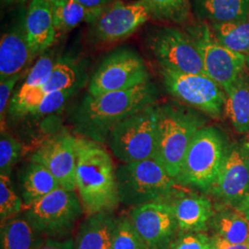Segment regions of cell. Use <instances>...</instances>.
Returning a JSON list of instances; mask_svg holds the SVG:
<instances>
[{"label": "cell", "mask_w": 249, "mask_h": 249, "mask_svg": "<svg viewBox=\"0 0 249 249\" xmlns=\"http://www.w3.org/2000/svg\"><path fill=\"white\" fill-rule=\"evenodd\" d=\"M235 210L249 220V193L235 206Z\"/></svg>", "instance_id": "obj_39"}, {"label": "cell", "mask_w": 249, "mask_h": 249, "mask_svg": "<svg viewBox=\"0 0 249 249\" xmlns=\"http://www.w3.org/2000/svg\"><path fill=\"white\" fill-rule=\"evenodd\" d=\"M148 46L160 66L187 74L206 75L201 56L185 31L162 27L148 37Z\"/></svg>", "instance_id": "obj_11"}, {"label": "cell", "mask_w": 249, "mask_h": 249, "mask_svg": "<svg viewBox=\"0 0 249 249\" xmlns=\"http://www.w3.org/2000/svg\"><path fill=\"white\" fill-rule=\"evenodd\" d=\"M19 78V74L9 77L6 80L0 81V118H1V130L5 129V112L9 105V98L11 95V91L14 88L16 82Z\"/></svg>", "instance_id": "obj_35"}, {"label": "cell", "mask_w": 249, "mask_h": 249, "mask_svg": "<svg viewBox=\"0 0 249 249\" xmlns=\"http://www.w3.org/2000/svg\"><path fill=\"white\" fill-rule=\"evenodd\" d=\"M224 114L238 133L249 132V75L247 70L225 90Z\"/></svg>", "instance_id": "obj_21"}, {"label": "cell", "mask_w": 249, "mask_h": 249, "mask_svg": "<svg viewBox=\"0 0 249 249\" xmlns=\"http://www.w3.org/2000/svg\"><path fill=\"white\" fill-rule=\"evenodd\" d=\"M74 89H76V88L47 93L42 102L30 113V115L46 116L57 112L65 106L68 99L71 96Z\"/></svg>", "instance_id": "obj_33"}, {"label": "cell", "mask_w": 249, "mask_h": 249, "mask_svg": "<svg viewBox=\"0 0 249 249\" xmlns=\"http://www.w3.org/2000/svg\"><path fill=\"white\" fill-rule=\"evenodd\" d=\"M53 18L57 30L71 31L84 19H88V11L75 0L53 7Z\"/></svg>", "instance_id": "obj_27"}, {"label": "cell", "mask_w": 249, "mask_h": 249, "mask_svg": "<svg viewBox=\"0 0 249 249\" xmlns=\"http://www.w3.org/2000/svg\"><path fill=\"white\" fill-rule=\"evenodd\" d=\"M157 89L151 81L132 89L88 95L74 112L77 133L98 143L107 142L113 128L124 119L155 105Z\"/></svg>", "instance_id": "obj_1"}, {"label": "cell", "mask_w": 249, "mask_h": 249, "mask_svg": "<svg viewBox=\"0 0 249 249\" xmlns=\"http://www.w3.org/2000/svg\"><path fill=\"white\" fill-rule=\"evenodd\" d=\"M209 192L224 205L236 206L249 193V150L247 145L228 148L222 168Z\"/></svg>", "instance_id": "obj_13"}, {"label": "cell", "mask_w": 249, "mask_h": 249, "mask_svg": "<svg viewBox=\"0 0 249 249\" xmlns=\"http://www.w3.org/2000/svg\"><path fill=\"white\" fill-rule=\"evenodd\" d=\"M39 249H75V241L71 238L64 241L46 238L45 244Z\"/></svg>", "instance_id": "obj_37"}, {"label": "cell", "mask_w": 249, "mask_h": 249, "mask_svg": "<svg viewBox=\"0 0 249 249\" xmlns=\"http://www.w3.org/2000/svg\"><path fill=\"white\" fill-rule=\"evenodd\" d=\"M191 9L199 20L221 24L249 17V0H190Z\"/></svg>", "instance_id": "obj_20"}, {"label": "cell", "mask_w": 249, "mask_h": 249, "mask_svg": "<svg viewBox=\"0 0 249 249\" xmlns=\"http://www.w3.org/2000/svg\"><path fill=\"white\" fill-rule=\"evenodd\" d=\"M21 144L6 130L0 137V175L9 176L21 156Z\"/></svg>", "instance_id": "obj_31"}, {"label": "cell", "mask_w": 249, "mask_h": 249, "mask_svg": "<svg viewBox=\"0 0 249 249\" xmlns=\"http://www.w3.org/2000/svg\"><path fill=\"white\" fill-rule=\"evenodd\" d=\"M158 120L159 107L153 105L117 124L107 139L113 154L124 163L154 159Z\"/></svg>", "instance_id": "obj_6"}, {"label": "cell", "mask_w": 249, "mask_h": 249, "mask_svg": "<svg viewBox=\"0 0 249 249\" xmlns=\"http://www.w3.org/2000/svg\"><path fill=\"white\" fill-rule=\"evenodd\" d=\"M246 60H247V66L249 69V55H246Z\"/></svg>", "instance_id": "obj_42"}, {"label": "cell", "mask_w": 249, "mask_h": 249, "mask_svg": "<svg viewBox=\"0 0 249 249\" xmlns=\"http://www.w3.org/2000/svg\"><path fill=\"white\" fill-rule=\"evenodd\" d=\"M46 237L23 215L1 223V249H39Z\"/></svg>", "instance_id": "obj_22"}, {"label": "cell", "mask_w": 249, "mask_h": 249, "mask_svg": "<svg viewBox=\"0 0 249 249\" xmlns=\"http://www.w3.org/2000/svg\"><path fill=\"white\" fill-rule=\"evenodd\" d=\"M2 1L7 3V4H13V3H21V2H24L26 0H2Z\"/></svg>", "instance_id": "obj_41"}, {"label": "cell", "mask_w": 249, "mask_h": 249, "mask_svg": "<svg viewBox=\"0 0 249 249\" xmlns=\"http://www.w3.org/2000/svg\"><path fill=\"white\" fill-rule=\"evenodd\" d=\"M216 235L231 244H247L249 238V220L235 211L214 213L212 220Z\"/></svg>", "instance_id": "obj_24"}, {"label": "cell", "mask_w": 249, "mask_h": 249, "mask_svg": "<svg viewBox=\"0 0 249 249\" xmlns=\"http://www.w3.org/2000/svg\"><path fill=\"white\" fill-rule=\"evenodd\" d=\"M76 187L83 212L113 213L120 202L112 157L96 142L78 138Z\"/></svg>", "instance_id": "obj_2"}, {"label": "cell", "mask_w": 249, "mask_h": 249, "mask_svg": "<svg viewBox=\"0 0 249 249\" xmlns=\"http://www.w3.org/2000/svg\"><path fill=\"white\" fill-rule=\"evenodd\" d=\"M111 249H149L136 230L130 217L118 218Z\"/></svg>", "instance_id": "obj_28"}, {"label": "cell", "mask_w": 249, "mask_h": 249, "mask_svg": "<svg viewBox=\"0 0 249 249\" xmlns=\"http://www.w3.org/2000/svg\"><path fill=\"white\" fill-rule=\"evenodd\" d=\"M22 200L27 208L60 187L52 173L44 165L31 161L20 178Z\"/></svg>", "instance_id": "obj_23"}, {"label": "cell", "mask_w": 249, "mask_h": 249, "mask_svg": "<svg viewBox=\"0 0 249 249\" xmlns=\"http://www.w3.org/2000/svg\"><path fill=\"white\" fill-rule=\"evenodd\" d=\"M83 213L76 192L59 187L29 207L24 216L46 238L61 240L71 234Z\"/></svg>", "instance_id": "obj_8"}, {"label": "cell", "mask_w": 249, "mask_h": 249, "mask_svg": "<svg viewBox=\"0 0 249 249\" xmlns=\"http://www.w3.org/2000/svg\"><path fill=\"white\" fill-rule=\"evenodd\" d=\"M160 74L165 89L174 97L211 117H222L225 91L210 77L187 74L163 66H160Z\"/></svg>", "instance_id": "obj_9"}, {"label": "cell", "mask_w": 249, "mask_h": 249, "mask_svg": "<svg viewBox=\"0 0 249 249\" xmlns=\"http://www.w3.org/2000/svg\"><path fill=\"white\" fill-rule=\"evenodd\" d=\"M170 203L174 209L178 229L183 232L205 231L213 218L212 201L202 195L178 194Z\"/></svg>", "instance_id": "obj_17"}, {"label": "cell", "mask_w": 249, "mask_h": 249, "mask_svg": "<svg viewBox=\"0 0 249 249\" xmlns=\"http://www.w3.org/2000/svg\"><path fill=\"white\" fill-rule=\"evenodd\" d=\"M142 2H113L101 12L93 21L96 37L103 42H116L131 36L151 18Z\"/></svg>", "instance_id": "obj_15"}, {"label": "cell", "mask_w": 249, "mask_h": 249, "mask_svg": "<svg viewBox=\"0 0 249 249\" xmlns=\"http://www.w3.org/2000/svg\"><path fill=\"white\" fill-rule=\"evenodd\" d=\"M219 41L232 51L249 54V17L238 21L211 24Z\"/></svg>", "instance_id": "obj_26"}, {"label": "cell", "mask_w": 249, "mask_h": 249, "mask_svg": "<svg viewBox=\"0 0 249 249\" xmlns=\"http://www.w3.org/2000/svg\"><path fill=\"white\" fill-rule=\"evenodd\" d=\"M118 218L112 213L89 215L79 227L75 249H111Z\"/></svg>", "instance_id": "obj_19"}, {"label": "cell", "mask_w": 249, "mask_h": 249, "mask_svg": "<svg viewBox=\"0 0 249 249\" xmlns=\"http://www.w3.org/2000/svg\"><path fill=\"white\" fill-rule=\"evenodd\" d=\"M78 160V138L61 134L45 142L31 157V161L40 163L49 170L60 187L75 191Z\"/></svg>", "instance_id": "obj_14"}, {"label": "cell", "mask_w": 249, "mask_h": 249, "mask_svg": "<svg viewBox=\"0 0 249 249\" xmlns=\"http://www.w3.org/2000/svg\"><path fill=\"white\" fill-rule=\"evenodd\" d=\"M77 81L76 71L68 63L56 62L49 80L39 89L44 94L53 91L74 89Z\"/></svg>", "instance_id": "obj_30"}, {"label": "cell", "mask_w": 249, "mask_h": 249, "mask_svg": "<svg viewBox=\"0 0 249 249\" xmlns=\"http://www.w3.org/2000/svg\"><path fill=\"white\" fill-rule=\"evenodd\" d=\"M151 18L178 24L188 23L191 16L190 0H141Z\"/></svg>", "instance_id": "obj_25"}, {"label": "cell", "mask_w": 249, "mask_h": 249, "mask_svg": "<svg viewBox=\"0 0 249 249\" xmlns=\"http://www.w3.org/2000/svg\"><path fill=\"white\" fill-rule=\"evenodd\" d=\"M88 11L87 21H94L107 7V0H75Z\"/></svg>", "instance_id": "obj_36"}, {"label": "cell", "mask_w": 249, "mask_h": 249, "mask_svg": "<svg viewBox=\"0 0 249 249\" xmlns=\"http://www.w3.org/2000/svg\"><path fill=\"white\" fill-rule=\"evenodd\" d=\"M150 82V75L142 58L133 51L119 50L110 54L91 77L89 94L132 89Z\"/></svg>", "instance_id": "obj_10"}, {"label": "cell", "mask_w": 249, "mask_h": 249, "mask_svg": "<svg viewBox=\"0 0 249 249\" xmlns=\"http://www.w3.org/2000/svg\"><path fill=\"white\" fill-rule=\"evenodd\" d=\"M248 246H249V241H248Z\"/></svg>", "instance_id": "obj_44"}, {"label": "cell", "mask_w": 249, "mask_h": 249, "mask_svg": "<svg viewBox=\"0 0 249 249\" xmlns=\"http://www.w3.org/2000/svg\"><path fill=\"white\" fill-rule=\"evenodd\" d=\"M205 119L192 108L178 104L159 107L157 147L154 160L177 180L193 136Z\"/></svg>", "instance_id": "obj_3"}, {"label": "cell", "mask_w": 249, "mask_h": 249, "mask_svg": "<svg viewBox=\"0 0 249 249\" xmlns=\"http://www.w3.org/2000/svg\"><path fill=\"white\" fill-rule=\"evenodd\" d=\"M184 31L200 54L207 76L218 83L224 91L247 70L246 55L223 45L210 23L203 20L193 21L187 23Z\"/></svg>", "instance_id": "obj_7"}, {"label": "cell", "mask_w": 249, "mask_h": 249, "mask_svg": "<svg viewBox=\"0 0 249 249\" xmlns=\"http://www.w3.org/2000/svg\"><path fill=\"white\" fill-rule=\"evenodd\" d=\"M213 249H249V247L247 244H231L230 242L219 237L218 235H215L213 237Z\"/></svg>", "instance_id": "obj_38"}, {"label": "cell", "mask_w": 249, "mask_h": 249, "mask_svg": "<svg viewBox=\"0 0 249 249\" xmlns=\"http://www.w3.org/2000/svg\"><path fill=\"white\" fill-rule=\"evenodd\" d=\"M120 202L127 206L170 202L177 181L154 159L124 163L116 169Z\"/></svg>", "instance_id": "obj_4"}, {"label": "cell", "mask_w": 249, "mask_h": 249, "mask_svg": "<svg viewBox=\"0 0 249 249\" xmlns=\"http://www.w3.org/2000/svg\"><path fill=\"white\" fill-rule=\"evenodd\" d=\"M23 200L17 195L9 176L0 175V219L1 223L19 213Z\"/></svg>", "instance_id": "obj_29"}, {"label": "cell", "mask_w": 249, "mask_h": 249, "mask_svg": "<svg viewBox=\"0 0 249 249\" xmlns=\"http://www.w3.org/2000/svg\"><path fill=\"white\" fill-rule=\"evenodd\" d=\"M36 57L27 40L24 28L3 35L0 41V79L18 75Z\"/></svg>", "instance_id": "obj_18"}, {"label": "cell", "mask_w": 249, "mask_h": 249, "mask_svg": "<svg viewBox=\"0 0 249 249\" xmlns=\"http://www.w3.org/2000/svg\"><path fill=\"white\" fill-rule=\"evenodd\" d=\"M170 249H213V243L201 231L185 232L172 243Z\"/></svg>", "instance_id": "obj_34"}, {"label": "cell", "mask_w": 249, "mask_h": 249, "mask_svg": "<svg viewBox=\"0 0 249 249\" xmlns=\"http://www.w3.org/2000/svg\"><path fill=\"white\" fill-rule=\"evenodd\" d=\"M54 64L55 63H53V59L50 55H42L37 60L35 66L31 69V71L28 73L26 80L17 92L23 93L44 86L50 78Z\"/></svg>", "instance_id": "obj_32"}, {"label": "cell", "mask_w": 249, "mask_h": 249, "mask_svg": "<svg viewBox=\"0 0 249 249\" xmlns=\"http://www.w3.org/2000/svg\"><path fill=\"white\" fill-rule=\"evenodd\" d=\"M228 148L224 135L218 128L203 126L189 143L177 181L209 192L222 168Z\"/></svg>", "instance_id": "obj_5"}, {"label": "cell", "mask_w": 249, "mask_h": 249, "mask_svg": "<svg viewBox=\"0 0 249 249\" xmlns=\"http://www.w3.org/2000/svg\"><path fill=\"white\" fill-rule=\"evenodd\" d=\"M24 29L28 43L36 56L53 45L57 29L52 5L47 0H31Z\"/></svg>", "instance_id": "obj_16"}, {"label": "cell", "mask_w": 249, "mask_h": 249, "mask_svg": "<svg viewBox=\"0 0 249 249\" xmlns=\"http://www.w3.org/2000/svg\"><path fill=\"white\" fill-rule=\"evenodd\" d=\"M246 145H247V147H248V149H249V142L247 143V144H246Z\"/></svg>", "instance_id": "obj_43"}, {"label": "cell", "mask_w": 249, "mask_h": 249, "mask_svg": "<svg viewBox=\"0 0 249 249\" xmlns=\"http://www.w3.org/2000/svg\"><path fill=\"white\" fill-rule=\"evenodd\" d=\"M53 7L54 6H60V5H64L66 3H68L70 0H47Z\"/></svg>", "instance_id": "obj_40"}, {"label": "cell", "mask_w": 249, "mask_h": 249, "mask_svg": "<svg viewBox=\"0 0 249 249\" xmlns=\"http://www.w3.org/2000/svg\"><path fill=\"white\" fill-rule=\"evenodd\" d=\"M129 217L149 249H170L179 230L170 202H154L134 207Z\"/></svg>", "instance_id": "obj_12"}]
</instances>
